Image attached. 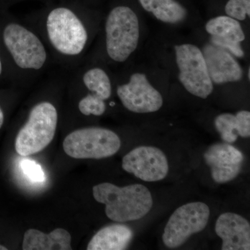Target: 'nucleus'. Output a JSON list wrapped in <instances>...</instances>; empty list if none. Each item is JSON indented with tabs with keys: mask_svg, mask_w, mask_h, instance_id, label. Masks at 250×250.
I'll return each mask as SVG.
<instances>
[{
	"mask_svg": "<svg viewBox=\"0 0 250 250\" xmlns=\"http://www.w3.org/2000/svg\"><path fill=\"white\" fill-rule=\"evenodd\" d=\"M41 36L54 63L72 72L84 62L98 22L70 5L53 6L24 20Z\"/></svg>",
	"mask_w": 250,
	"mask_h": 250,
	"instance_id": "obj_1",
	"label": "nucleus"
},
{
	"mask_svg": "<svg viewBox=\"0 0 250 250\" xmlns=\"http://www.w3.org/2000/svg\"><path fill=\"white\" fill-rule=\"evenodd\" d=\"M0 30L13 80L27 85L42 76L54 63L40 34L27 22L11 20Z\"/></svg>",
	"mask_w": 250,
	"mask_h": 250,
	"instance_id": "obj_2",
	"label": "nucleus"
},
{
	"mask_svg": "<svg viewBox=\"0 0 250 250\" xmlns=\"http://www.w3.org/2000/svg\"><path fill=\"white\" fill-rule=\"evenodd\" d=\"M93 194L97 202L106 206V216L118 223L139 220L153 206L152 194L142 184L119 187L106 182L95 186Z\"/></svg>",
	"mask_w": 250,
	"mask_h": 250,
	"instance_id": "obj_3",
	"label": "nucleus"
},
{
	"mask_svg": "<svg viewBox=\"0 0 250 250\" xmlns=\"http://www.w3.org/2000/svg\"><path fill=\"white\" fill-rule=\"evenodd\" d=\"M103 36L106 59L116 63L126 62L139 45L140 24L136 13L124 5L113 7L105 18Z\"/></svg>",
	"mask_w": 250,
	"mask_h": 250,
	"instance_id": "obj_4",
	"label": "nucleus"
},
{
	"mask_svg": "<svg viewBox=\"0 0 250 250\" xmlns=\"http://www.w3.org/2000/svg\"><path fill=\"white\" fill-rule=\"evenodd\" d=\"M58 123V108L52 100L45 98L36 102L16 136V152L28 156L43 150L54 139Z\"/></svg>",
	"mask_w": 250,
	"mask_h": 250,
	"instance_id": "obj_5",
	"label": "nucleus"
},
{
	"mask_svg": "<svg viewBox=\"0 0 250 250\" xmlns=\"http://www.w3.org/2000/svg\"><path fill=\"white\" fill-rule=\"evenodd\" d=\"M121 146V139L114 131L99 126L74 130L62 143L67 155L77 159L110 157L118 152Z\"/></svg>",
	"mask_w": 250,
	"mask_h": 250,
	"instance_id": "obj_6",
	"label": "nucleus"
},
{
	"mask_svg": "<svg viewBox=\"0 0 250 250\" xmlns=\"http://www.w3.org/2000/svg\"><path fill=\"white\" fill-rule=\"evenodd\" d=\"M176 62L179 69V82L192 95L206 99L213 90L202 51L192 44H182L174 47Z\"/></svg>",
	"mask_w": 250,
	"mask_h": 250,
	"instance_id": "obj_7",
	"label": "nucleus"
},
{
	"mask_svg": "<svg viewBox=\"0 0 250 250\" xmlns=\"http://www.w3.org/2000/svg\"><path fill=\"white\" fill-rule=\"evenodd\" d=\"M209 217V208L203 202H190L179 207L166 224L163 242L167 248H179L192 235L203 231Z\"/></svg>",
	"mask_w": 250,
	"mask_h": 250,
	"instance_id": "obj_8",
	"label": "nucleus"
},
{
	"mask_svg": "<svg viewBox=\"0 0 250 250\" xmlns=\"http://www.w3.org/2000/svg\"><path fill=\"white\" fill-rule=\"evenodd\" d=\"M116 91L122 104L136 113H154L163 106L164 100L145 74L135 72L127 82L117 85Z\"/></svg>",
	"mask_w": 250,
	"mask_h": 250,
	"instance_id": "obj_9",
	"label": "nucleus"
},
{
	"mask_svg": "<svg viewBox=\"0 0 250 250\" xmlns=\"http://www.w3.org/2000/svg\"><path fill=\"white\" fill-rule=\"evenodd\" d=\"M123 170L145 182H158L168 174V161L159 148L141 146L132 149L123 159Z\"/></svg>",
	"mask_w": 250,
	"mask_h": 250,
	"instance_id": "obj_10",
	"label": "nucleus"
},
{
	"mask_svg": "<svg viewBox=\"0 0 250 250\" xmlns=\"http://www.w3.org/2000/svg\"><path fill=\"white\" fill-rule=\"evenodd\" d=\"M204 159L210 168L214 182L224 184L238 177L241 172L244 156L230 143H215L206 150Z\"/></svg>",
	"mask_w": 250,
	"mask_h": 250,
	"instance_id": "obj_11",
	"label": "nucleus"
},
{
	"mask_svg": "<svg viewBox=\"0 0 250 250\" xmlns=\"http://www.w3.org/2000/svg\"><path fill=\"white\" fill-rule=\"evenodd\" d=\"M202 54L213 83L221 84L237 82L243 78L241 65L226 49L209 44L205 46Z\"/></svg>",
	"mask_w": 250,
	"mask_h": 250,
	"instance_id": "obj_12",
	"label": "nucleus"
},
{
	"mask_svg": "<svg viewBox=\"0 0 250 250\" xmlns=\"http://www.w3.org/2000/svg\"><path fill=\"white\" fill-rule=\"evenodd\" d=\"M215 232L223 240V250H250V225L241 215L225 213L215 223Z\"/></svg>",
	"mask_w": 250,
	"mask_h": 250,
	"instance_id": "obj_13",
	"label": "nucleus"
},
{
	"mask_svg": "<svg viewBox=\"0 0 250 250\" xmlns=\"http://www.w3.org/2000/svg\"><path fill=\"white\" fill-rule=\"evenodd\" d=\"M22 250H71V236L62 228L45 233L30 229L24 233Z\"/></svg>",
	"mask_w": 250,
	"mask_h": 250,
	"instance_id": "obj_14",
	"label": "nucleus"
},
{
	"mask_svg": "<svg viewBox=\"0 0 250 250\" xmlns=\"http://www.w3.org/2000/svg\"><path fill=\"white\" fill-rule=\"evenodd\" d=\"M133 238L131 228L124 225L104 227L90 240L88 250H123L129 246Z\"/></svg>",
	"mask_w": 250,
	"mask_h": 250,
	"instance_id": "obj_15",
	"label": "nucleus"
},
{
	"mask_svg": "<svg viewBox=\"0 0 250 250\" xmlns=\"http://www.w3.org/2000/svg\"><path fill=\"white\" fill-rule=\"evenodd\" d=\"M143 9L152 13L161 22L177 24L183 22L187 11L176 0H139Z\"/></svg>",
	"mask_w": 250,
	"mask_h": 250,
	"instance_id": "obj_16",
	"label": "nucleus"
},
{
	"mask_svg": "<svg viewBox=\"0 0 250 250\" xmlns=\"http://www.w3.org/2000/svg\"><path fill=\"white\" fill-rule=\"evenodd\" d=\"M205 29L212 37L221 40L242 42L246 39L238 21L228 16L212 18L206 24Z\"/></svg>",
	"mask_w": 250,
	"mask_h": 250,
	"instance_id": "obj_17",
	"label": "nucleus"
},
{
	"mask_svg": "<svg viewBox=\"0 0 250 250\" xmlns=\"http://www.w3.org/2000/svg\"><path fill=\"white\" fill-rule=\"evenodd\" d=\"M214 125L223 141L228 143L236 142L238 134L236 133L237 123L235 115L231 113L219 115L215 118Z\"/></svg>",
	"mask_w": 250,
	"mask_h": 250,
	"instance_id": "obj_18",
	"label": "nucleus"
},
{
	"mask_svg": "<svg viewBox=\"0 0 250 250\" xmlns=\"http://www.w3.org/2000/svg\"><path fill=\"white\" fill-rule=\"evenodd\" d=\"M225 12L237 21H244L247 16H250V0H229Z\"/></svg>",
	"mask_w": 250,
	"mask_h": 250,
	"instance_id": "obj_19",
	"label": "nucleus"
},
{
	"mask_svg": "<svg viewBox=\"0 0 250 250\" xmlns=\"http://www.w3.org/2000/svg\"><path fill=\"white\" fill-rule=\"evenodd\" d=\"M21 167L23 172L28 178L33 182H42L45 180V175L41 166L34 161L23 160L21 163Z\"/></svg>",
	"mask_w": 250,
	"mask_h": 250,
	"instance_id": "obj_20",
	"label": "nucleus"
},
{
	"mask_svg": "<svg viewBox=\"0 0 250 250\" xmlns=\"http://www.w3.org/2000/svg\"><path fill=\"white\" fill-rule=\"evenodd\" d=\"M237 134L243 138L250 136V113L248 111H241L236 113Z\"/></svg>",
	"mask_w": 250,
	"mask_h": 250,
	"instance_id": "obj_21",
	"label": "nucleus"
},
{
	"mask_svg": "<svg viewBox=\"0 0 250 250\" xmlns=\"http://www.w3.org/2000/svg\"><path fill=\"white\" fill-rule=\"evenodd\" d=\"M211 42L213 45L226 49L232 55L238 57V58H242L244 56V51L242 48L241 42L221 40V39H216L214 37H211Z\"/></svg>",
	"mask_w": 250,
	"mask_h": 250,
	"instance_id": "obj_22",
	"label": "nucleus"
},
{
	"mask_svg": "<svg viewBox=\"0 0 250 250\" xmlns=\"http://www.w3.org/2000/svg\"><path fill=\"white\" fill-rule=\"evenodd\" d=\"M5 63L6 64V62H4V61H3V57L1 54V51H0V78L4 75L5 70L7 68L5 66Z\"/></svg>",
	"mask_w": 250,
	"mask_h": 250,
	"instance_id": "obj_23",
	"label": "nucleus"
},
{
	"mask_svg": "<svg viewBox=\"0 0 250 250\" xmlns=\"http://www.w3.org/2000/svg\"><path fill=\"white\" fill-rule=\"evenodd\" d=\"M4 123V113L2 108L0 106V129L2 127Z\"/></svg>",
	"mask_w": 250,
	"mask_h": 250,
	"instance_id": "obj_24",
	"label": "nucleus"
},
{
	"mask_svg": "<svg viewBox=\"0 0 250 250\" xmlns=\"http://www.w3.org/2000/svg\"><path fill=\"white\" fill-rule=\"evenodd\" d=\"M8 248H6L5 246H1L0 245V250H7Z\"/></svg>",
	"mask_w": 250,
	"mask_h": 250,
	"instance_id": "obj_25",
	"label": "nucleus"
},
{
	"mask_svg": "<svg viewBox=\"0 0 250 250\" xmlns=\"http://www.w3.org/2000/svg\"><path fill=\"white\" fill-rule=\"evenodd\" d=\"M250 69H249V70H248V79H249V80L250 79Z\"/></svg>",
	"mask_w": 250,
	"mask_h": 250,
	"instance_id": "obj_26",
	"label": "nucleus"
}]
</instances>
